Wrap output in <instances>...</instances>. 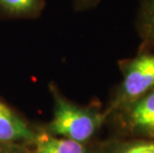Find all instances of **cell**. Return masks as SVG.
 Here are the masks:
<instances>
[{
	"instance_id": "cell-8",
	"label": "cell",
	"mask_w": 154,
	"mask_h": 153,
	"mask_svg": "<svg viewBox=\"0 0 154 153\" xmlns=\"http://www.w3.org/2000/svg\"><path fill=\"white\" fill-rule=\"evenodd\" d=\"M100 153H154V140L131 138L106 143Z\"/></svg>"
},
{
	"instance_id": "cell-5",
	"label": "cell",
	"mask_w": 154,
	"mask_h": 153,
	"mask_svg": "<svg viewBox=\"0 0 154 153\" xmlns=\"http://www.w3.org/2000/svg\"><path fill=\"white\" fill-rule=\"evenodd\" d=\"M135 29L140 39V50L154 49V0H139Z\"/></svg>"
},
{
	"instance_id": "cell-2",
	"label": "cell",
	"mask_w": 154,
	"mask_h": 153,
	"mask_svg": "<svg viewBox=\"0 0 154 153\" xmlns=\"http://www.w3.org/2000/svg\"><path fill=\"white\" fill-rule=\"evenodd\" d=\"M122 80L111 97L106 115H113L134 100L138 99L154 87V52L139 51L129 59L119 63Z\"/></svg>"
},
{
	"instance_id": "cell-4",
	"label": "cell",
	"mask_w": 154,
	"mask_h": 153,
	"mask_svg": "<svg viewBox=\"0 0 154 153\" xmlns=\"http://www.w3.org/2000/svg\"><path fill=\"white\" fill-rule=\"evenodd\" d=\"M39 135L23 118L0 102V143H36Z\"/></svg>"
},
{
	"instance_id": "cell-3",
	"label": "cell",
	"mask_w": 154,
	"mask_h": 153,
	"mask_svg": "<svg viewBox=\"0 0 154 153\" xmlns=\"http://www.w3.org/2000/svg\"><path fill=\"white\" fill-rule=\"evenodd\" d=\"M113 115L133 138L154 140V87Z\"/></svg>"
},
{
	"instance_id": "cell-1",
	"label": "cell",
	"mask_w": 154,
	"mask_h": 153,
	"mask_svg": "<svg viewBox=\"0 0 154 153\" xmlns=\"http://www.w3.org/2000/svg\"><path fill=\"white\" fill-rule=\"evenodd\" d=\"M51 92L54 99V115L48 125V131L54 136L80 143L93 138L106 119V113L70 102L55 86L51 87Z\"/></svg>"
},
{
	"instance_id": "cell-7",
	"label": "cell",
	"mask_w": 154,
	"mask_h": 153,
	"mask_svg": "<svg viewBox=\"0 0 154 153\" xmlns=\"http://www.w3.org/2000/svg\"><path fill=\"white\" fill-rule=\"evenodd\" d=\"M35 153H94L84 143L56 136H39Z\"/></svg>"
},
{
	"instance_id": "cell-10",
	"label": "cell",
	"mask_w": 154,
	"mask_h": 153,
	"mask_svg": "<svg viewBox=\"0 0 154 153\" xmlns=\"http://www.w3.org/2000/svg\"><path fill=\"white\" fill-rule=\"evenodd\" d=\"M0 153H19V152L14 150V149H5L3 151H0Z\"/></svg>"
},
{
	"instance_id": "cell-6",
	"label": "cell",
	"mask_w": 154,
	"mask_h": 153,
	"mask_svg": "<svg viewBox=\"0 0 154 153\" xmlns=\"http://www.w3.org/2000/svg\"><path fill=\"white\" fill-rule=\"evenodd\" d=\"M45 5V0H0V17L34 19L41 15Z\"/></svg>"
},
{
	"instance_id": "cell-9",
	"label": "cell",
	"mask_w": 154,
	"mask_h": 153,
	"mask_svg": "<svg viewBox=\"0 0 154 153\" xmlns=\"http://www.w3.org/2000/svg\"><path fill=\"white\" fill-rule=\"evenodd\" d=\"M74 7L78 11H86L96 8L101 0H71Z\"/></svg>"
}]
</instances>
